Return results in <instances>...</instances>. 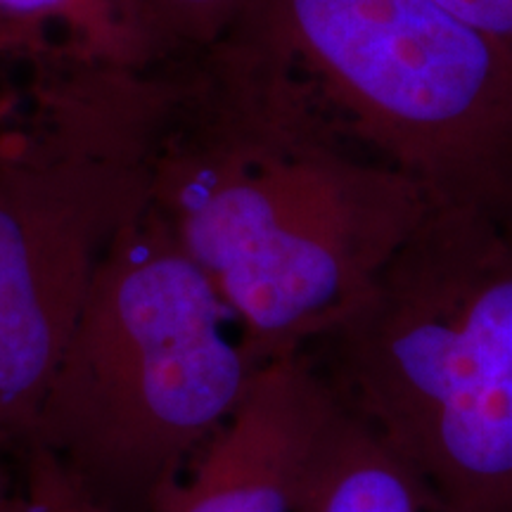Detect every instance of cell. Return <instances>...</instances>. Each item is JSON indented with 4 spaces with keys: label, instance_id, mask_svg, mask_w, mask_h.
<instances>
[{
    "label": "cell",
    "instance_id": "1",
    "mask_svg": "<svg viewBox=\"0 0 512 512\" xmlns=\"http://www.w3.org/2000/svg\"><path fill=\"white\" fill-rule=\"evenodd\" d=\"M157 72L152 209L256 368L309 349L366 297L430 200L240 34Z\"/></svg>",
    "mask_w": 512,
    "mask_h": 512
},
{
    "label": "cell",
    "instance_id": "2",
    "mask_svg": "<svg viewBox=\"0 0 512 512\" xmlns=\"http://www.w3.org/2000/svg\"><path fill=\"white\" fill-rule=\"evenodd\" d=\"M304 351L439 512H512V226L430 204Z\"/></svg>",
    "mask_w": 512,
    "mask_h": 512
},
{
    "label": "cell",
    "instance_id": "3",
    "mask_svg": "<svg viewBox=\"0 0 512 512\" xmlns=\"http://www.w3.org/2000/svg\"><path fill=\"white\" fill-rule=\"evenodd\" d=\"M233 328L150 204L107 256L27 446L112 512H155L259 370Z\"/></svg>",
    "mask_w": 512,
    "mask_h": 512
},
{
    "label": "cell",
    "instance_id": "4",
    "mask_svg": "<svg viewBox=\"0 0 512 512\" xmlns=\"http://www.w3.org/2000/svg\"><path fill=\"white\" fill-rule=\"evenodd\" d=\"M233 34L434 207L512 226V46L441 0H252Z\"/></svg>",
    "mask_w": 512,
    "mask_h": 512
},
{
    "label": "cell",
    "instance_id": "5",
    "mask_svg": "<svg viewBox=\"0 0 512 512\" xmlns=\"http://www.w3.org/2000/svg\"><path fill=\"white\" fill-rule=\"evenodd\" d=\"M162 81L86 57L0 152V420L15 453L121 235L152 202Z\"/></svg>",
    "mask_w": 512,
    "mask_h": 512
},
{
    "label": "cell",
    "instance_id": "6",
    "mask_svg": "<svg viewBox=\"0 0 512 512\" xmlns=\"http://www.w3.org/2000/svg\"><path fill=\"white\" fill-rule=\"evenodd\" d=\"M339 401L306 351L256 370L240 406L155 512H297Z\"/></svg>",
    "mask_w": 512,
    "mask_h": 512
},
{
    "label": "cell",
    "instance_id": "7",
    "mask_svg": "<svg viewBox=\"0 0 512 512\" xmlns=\"http://www.w3.org/2000/svg\"><path fill=\"white\" fill-rule=\"evenodd\" d=\"M297 512H439L418 477L339 403Z\"/></svg>",
    "mask_w": 512,
    "mask_h": 512
},
{
    "label": "cell",
    "instance_id": "8",
    "mask_svg": "<svg viewBox=\"0 0 512 512\" xmlns=\"http://www.w3.org/2000/svg\"><path fill=\"white\" fill-rule=\"evenodd\" d=\"M252 0H114L124 60L162 69L195 60L233 31Z\"/></svg>",
    "mask_w": 512,
    "mask_h": 512
},
{
    "label": "cell",
    "instance_id": "9",
    "mask_svg": "<svg viewBox=\"0 0 512 512\" xmlns=\"http://www.w3.org/2000/svg\"><path fill=\"white\" fill-rule=\"evenodd\" d=\"M55 22L83 38L86 55L126 64L114 0H0V50L31 46Z\"/></svg>",
    "mask_w": 512,
    "mask_h": 512
},
{
    "label": "cell",
    "instance_id": "10",
    "mask_svg": "<svg viewBox=\"0 0 512 512\" xmlns=\"http://www.w3.org/2000/svg\"><path fill=\"white\" fill-rule=\"evenodd\" d=\"M10 512H112L79 479L41 446H27L12 456Z\"/></svg>",
    "mask_w": 512,
    "mask_h": 512
},
{
    "label": "cell",
    "instance_id": "11",
    "mask_svg": "<svg viewBox=\"0 0 512 512\" xmlns=\"http://www.w3.org/2000/svg\"><path fill=\"white\" fill-rule=\"evenodd\" d=\"M441 3L512 46V0H441Z\"/></svg>",
    "mask_w": 512,
    "mask_h": 512
},
{
    "label": "cell",
    "instance_id": "12",
    "mask_svg": "<svg viewBox=\"0 0 512 512\" xmlns=\"http://www.w3.org/2000/svg\"><path fill=\"white\" fill-rule=\"evenodd\" d=\"M8 460L12 458H0V512H10L12 486H15V472Z\"/></svg>",
    "mask_w": 512,
    "mask_h": 512
},
{
    "label": "cell",
    "instance_id": "13",
    "mask_svg": "<svg viewBox=\"0 0 512 512\" xmlns=\"http://www.w3.org/2000/svg\"><path fill=\"white\" fill-rule=\"evenodd\" d=\"M15 456V446H12V439L8 430H5L3 420H0V458H12Z\"/></svg>",
    "mask_w": 512,
    "mask_h": 512
}]
</instances>
